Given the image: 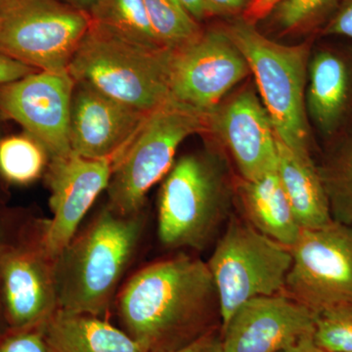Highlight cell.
<instances>
[{"label": "cell", "instance_id": "cell-1", "mask_svg": "<svg viewBox=\"0 0 352 352\" xmlns=\"http://www.w3.org/2000/svg\"><path fill=\"white\" fill-rule=\"evenodd\" d=\"M214 309L219 298L207 263L184 254L138 271L119 296L127 333L149 352L173 349L170 344L203 325Z\"/></svg>", "mask_w": 352, "mask_h": 352}, {"label": "cell", "instance_id": "cell-2", "mask_svg": "<svg viewBox=\"0 0 352 352\" xmlns=\"http://www.w3.org/2000/svg\"><path fill=\"white\" fill-rule=\"evenodd\" d=\"M145 219L122 215L108 206L54 261L58 307L66 311L100 316L140 242Z\"/></svg>", "mask_w": 352, "mask_h": 352}, {"label": "cell", "instance_id": "cell-3", "mask_svg": "<svg viewBox=\"0 0 352 352\" xmlns=\"http://www.w3.org/2000/svg\"><path fill=\"white\" fill-rule=\"evenodd\" d=\"M170 56V50L131 43L92 22L68 72L76 83L149 113L171 98Z\"/></svg>", "mask_w": 352, "mask_h": 352}, {"label": "cell", "instance_id": "cell-4", "mask_svg": "<svg viewBox=\"0 0 352 352\" xmlns=\"http://www.w3.org/2000/svg\"><path fill=\"white\" fill-rule=\"evenodd\" d=\"M223 28L249 65L278 139L298 154L310 155L305 91L311 43H276L242 17Z\"/></svg>", "mask_w": 352, "mask_h": 352}, {"label": "cell", "instance_id": "cell-5", "mask_svg": "<svg viewBox=\"0 0 352 352\" xmlns=\"http://www.w3.org/2000/svg\"><path fill=\"white\" fill-rule=\"evenodd\" d=\"M230 187L214 155L190 154L164 176L157 201V235L168 249H206L228 219Z\"/></svg>", "mask_w": 352, "mask_h": 352}, {"label": "cell", "instance_id": "cell-6", "mask_svg": "<svg viewBox=\"0 0 352 352\" xmlns=\"http://www.w3.org/2000/svg\"><path fill=\"white\" fill-rule=\"evenodd\" d=\"M208 131L210 113L173 98L150 113L113 164L108 207L122 215L140 212L149 190L173 168L183 141Z\"/></svg>", "mask_w": 352, "mask_h": 352}, {"label": "cell", "instance_id": "cell-7", "mask_svg": "<svg viewBox=\"0 0 352 352\" xmlns=\"http://www.w3.org/2000/svg\"><path fill=\"white\" fill-rule=\"evenodd\" d=\"M292 261L291 248L266 237L245 219L231 217L207 263L222 327L243 303L284 292Z\"/></svg>", "mask_w": 352, "mask_h": 352}, {"label": "cell", "instance_id": "cell-8", "mask_svg": "<svg viewBox=\"0 0 352 352\" xmlns=\"http://www.w3.org/2000/svg\"><path fill=\"white\" fill-rule=\"evenodd\" d=\"M91 23L58 0H15L0 10V53L41 71H68Z\"/></svg>", "mask_w": 352, "mask_h": 352}, {"label": "cell", "instance_id": "cell-9", "mask_svg": "<svg viewBox=\"0 0 352 352\" xmlns=\"http://www.w3.org/2000/svg\"><path fill=\"white\" fill-rule=\"evenodd\" d=\"M291 251L285 293L315 314L352 303V226L333 221L302 229Z\"/></svg>", "mask_w": 352, "mask_h": 352}, {"label": "cell", "instance_id": "cell-10", "mask_svg": "<svg viewBox=\"0 0 352 352\" xmlns=\"http://www.w3.org/2000/svg\"><path fill=\"white\" fill-rule=\"evenodd\" d=\"M250 74L244 55L223 27L203 31L191 43L171 50V98L212 113Z\"/></svg>", "mask_w": 352, "mask_h": 352}, {"label": "cell", "instance_id": "cell-11", "mask_svg": "<svg viewBox=\"0 0 352 352\" xmlns=\"http://www.w3.org/2000/svg\"><path fill=\"white\" fill-rule=\"evenodd\" d=\"M0 300L11 327H41L59 308L54 263L38 239L0 237Z\"/></svg>", "mask_w": 352, "mask_h": 352}, {"label": "cell", "instance_id": "cell-12", "mask_svg": "<svg viewBox=\"0 0 352 352\" xmlns=\"http://www.w3.org/2000/svg\"><path fill=\"white\" fill-rule=\"evenodd\" d=\"M76 82L68 71H39L0 85V112L19 122L50 159L72 153V100Z\"/></svg>", "mask_w": 352, "mask_h": 352}, {"label": "cell", "instance_id": "cell-13", "mask_svg": "<svg viewBox=\"0 0 352 352\" xmlns=\"http://www.w3.org/2000/svg\"><path fill=\"white\" fill-rule=\"evenodd\" d=\"M113 168L112 160L88 159L73 152L50 159L46 180L52 217L44 224L38 242L53 263L75 238L94 201L108 188Z\"/></svg>", "mask_w": 352, "mask_h": 352}, {"label": "cell", "instance_id": "cell-14", "mask_svg": "<svg viewBox=\"0 0 352 352\" xmlns=\"http://www.w3.org/2000/svg\"><path fill=\"white\" fill-rule=\"evenodd\" d=\"M316 314L282 292L248 300L222 327L226 352H280L314 333Z\"/></svg>", "mask_w": 352, "mask_h": 352}, {"label": "cell", "instance_id": "cell-15", "mask_svg": "<svg viewBox=\"0 0 352 352\" xmlns=\"http://www.w3.org/2000/svg\"><path fill=\"white\" fill-rule=\"evenodd\" d=\"M210 131L226 146L243 180L277 170L276 132L252 88H245L210 113Z\"/></svg>", "mask_w": 352, "mask_h": 352}, {"label": "cell", "instance_id": "cell-16", "mask_svg": "<svg viewBox=\"0 0 352 352\" xmlns=\"http://www.w3.org/2000/svg\"><path fill=\"white\" fill-rule=\"evenodd\" d=\"M149 113L76 83L69 122L72 152L88 159H110L115 164Z\"/></svg>", "mask_w": 352, "mask_h": 352}, {"label": "cell", "instance_id": "cell-17", "mask_svg": "<svg viewBox=\"0 0 352 352\" xmlns=\"http://www.w3.org/2000/svg\"><path fill=\"white\" fill-rule=\"evenodd\" d=\"M305 104L308 119L326 138L337 135L352 113V61L339 50L310 55Z\"/></svg>", "mask_w": 352, "mask_h": 352}, {"label": "cell", "instance_id": "cell-18", "mask_svg": "<svg viewBox=\"0 0 352 352\" xmlns=\"http://www.w3.org/2000/svg\"><path fill=\"white\" fill-rule=\"evenodd\" d=\"M39 329L50 352H149L129 333L94 315L58 308Z\"/></svg>", "mask_w": 352, "mask_h": 352}, {"label": "cell", "instance_id": "cell-19", "mask_svg": "<svg viewBox=\"0 0 352 352\" xmlns=\"http://www.w3.org/2000/svg\"><path fill=\"white\" fill-rule=\"evenodd\" d=\"M277 148L278 176L302 229L330 226L333 220L318 166L310 155L298 154L278 138Z\"/></svg>", "mask_w": 352, "mask_h": 352}, {"label": "cell", "instance_id": "cell-20", "mask_svg": "<svg viewBox=\"0 0 352 352\" xmlns=\"http://www.w3.org/2000/svg\"><path fill=\"white\" fill-rule=\"evenodd\" d=\"M243 215L254 229L279 244L292 248L302 229L296 219L277 170L238 186Z\"/></svg>", "mask_w": 352, "mask_h": 352}, {"label": "cell", "instance_id": "cell-21", "mask_svg": "<svg viewBox=\"0 0 352 352\" xmlns=\"http://www.w3.org/2000/svg\"><path fill=\"white\" fill-rule=\"evenodd\" d=\"M92 22L131 43L164 48L153 34L143 0H99L88 13Z\"/></svg>", "mask_w": 352, "mask_h": 352}, {"label": "cell", "instance_id": "cell-22", "mask_svg": "<svg viewBox=\"0 0 352 352\" xmlns=\"http://www.w3.org/2000/svg\"><path fill=\"white\" fill-rule=\"evenodd\" d=\"M333 221L352 226V129L318 166Z\"/></svg>", "mask_w": 352, "mask_h": 352}, {"label": "cell", "instance_id": "cell-23", "mask_svg": "<svg viewBox=\"0 0 352 352\" xmlns=\"http://www.w3.org/2000/svg\"><path fill=\"white\" fill-rule=\"evenodd\" d=\"M50 155L29 133L0 141V173L8 182L27 185L36 182L47 166Z\"/></svg>", "mask_w": 352, "mask_h": 352}, {"label": "cell", "instance_id": "cell-24", "mask_svg": "<svg viewBox=\"0 0 352 352\" xmlns=\"http://www.w3.org/2000/svg\"><path fill=\"white\" fill-rule=\"evenodd\" d=\"M157 43L166 50H175L191 43L203 32L179 0H143Z\"/></svg>", "mask_w": 352, "mask_h": 352}, {"label": "cell", "instance_id": "cell-25", "mask_svg": "<svg viewBox=\"0 0 352 352\" xmlns=\"http://www.w3.org/2000/svg\"><path fill=\"white\" fill-rule=\"evenodd\" d=\"M344 0H282L267 18L281 34L320 31Z\"/></svg>", "mask_w": 352, "mask_h": 352}, {"label": "cell", "instance_id": "cell-26", "mask_svg": "<svg viewBox=\"0 0 352 352\" xmlns=\"http://www.w3.org/2000/svg\"><path fill=\"white\" fill-rule=\"evenodd\" d=\"M312 340L323 352H352V303L317 312Z\"/></svg>", "mask_w": 352, "mask_h": 352}, {"label": "cell", "instance_id": "cell-27", "mask_svg": "<svg viewBox=\"0 0 352 352\" xmlns=\"http://www.w3.org/2000/svg\"><path fill=\"white\" fill-rule=\"evenodd\" d=\"M0 352H50L41 329L21 330L0 342Z\"/></svg>", "mask_w": 352, "mask_h": 352}, {"label": "cell", "instance_id": "cell-28", "mask_svg": "<svg viewBox=\"0 0 352 352\" xmlns=\"http://www.w3.org/2000/svg\"><path fill=\"white\" fill-rule=\"evenodd\" d=\"M319 34L322 36H342L352 41V0H344Z\"/></svg>", "mask_w": 352, "mask_h": 352}, {"label": "cell", "instance_id": "cell-29", "mask_svg": "<svg viewBox=\"0 0 352 352\" xmlns=\"http://www.w3.org/2000/svg\"><path fill=\"white\" fill-rule=\"evenodd\" d=\"M36 72L38 69L0 53V85L15 82Z\"/></svg>", "mask_w": 352, "mask_h": 352}, {"label": "cell", "instance_id": "cell-30", "mask_svg": "<svg viewBox=\"0 0 352 352\" xmlns=\"http://www.w3.org/2000/svg\"><path fill=\"white\" fill-rule=\"evenodd\" d=\"M210 16L238 17L244 14L251 0H205Z\"/></svg>", "mask_w": 352, "mask_h": 352}, {"label": "cell", "instance_id": "cell-31", "mask_svg": "<svg viewBox=\"0 0 352 352\" xmlns=\"http://www.w3.org/2000/svg\"><path fill=\"white\" fill-rule=\"evenodd\" d=\"M280 1L282 0H251L241 17L251 24L256 25L259 21L266 19Z\"/></svg>", "mask_w": 352, "mask_h": 352}, {"label": "cell", "instance_id": "cell-32", "mask_svg": "<svg viewBox=\"0 0 352 352\" xmlns=\"http://www.w3.org/2000/svg\"><path fill=\"white\" fill-rule=\"evenodd\" d=\"M214 340L212 337V333L208 332L201 335V337L192 340L184 346L177 347V349H168V351H163L159 352H203L206 349Z\"/></svg>", "mask_w": 352, "mask_h": 352}, {"label": "cell", "instance_id": "cell-33", "mask_svg": "<svg viewBox=\"0 0 352 352\" xmlns=\"http://www.w3.org/2000/svg\"><path fill=\"white\" fill-rule=\"evenodd\" d=\"M179 1L197 22H201L210 17L205 0H179Z\"/></svg>", "mask_w": 352, "mask_h": 352}, {"label": "cell", "instance_id": "cell-34", "mask_svg": "<svg viewBox=\"0 0 352 352\" xmlns=\"http://www.w3.org/2000/svg\"><path fill=\"white\" fill-rule=\"evenodd\" d=\"M280 352H323L315 346L314 340H312V336L305 338L298 342L295 346L289 347V349H285L283 351Z\"/></svg>", "mask_w": 352, "mask_h": 352}, {"label": "cell", "instance_id": "cell-35", "mask_svg": "<svg viewBox=\"0 0 352 352\" xmlns=\"http://www.w3.org/2000/svg\"><path fill=\"white\" fill-rule=\"evenodd\" d=\"M69 1H71V6L89 13L99 0H69Z\"/></svg>", "mask_w": 352, "mask_h": 352}, {"label": "cell", "instance_id": "cell-36", "mask_svg": "<svg viewBox=\"0 0 352 352\" xmlns=\"http://www.w3.org/2000/svg\"><path fill=\"white\" fill-rule=\"evenodd\" d=\"M203 352H226L224 351L223 347H222L221 342H219V340H214L205 349H204Z\"/></svg>", "mask_w": 352, "mask_h": 352}, {"label": "cell", "instance_id": "cell-37", "mask_svg": "<svg viewBox=\"0 0 352 352\" xmlns=\"http://www.w3.org/2000/svg\"><path fill=\"white\" fill-rule=\"evenodd\" d=\"M15 0H0V10L4 7L9 6V4L12 3Z\"/></svg>", "mask_w": 352, "mask_h": 352}, {"label": "cell", "instance_id": "cell-38", "mask_svg": "<svg viewBox=\"0 0 352 352\" xmlns=\"http://www.w3.org/2000/svg\"><path fill=\"white\" fill-rule=\"evenodd\" d=\"M0 307H1V300H0Z\"/></svg>", "mask_w": 352, "mask_h": 352}]
</instances>
